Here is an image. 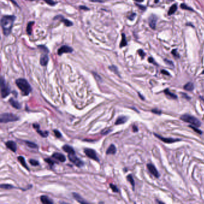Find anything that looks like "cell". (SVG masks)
<instances>
[{"mask_svg":"<svg viewBox=\"0 0 204 204\" xmlns=\"http://www.w3.org/2000/svg\"><path fill=\"white\" fill-rule=\"evenodd\" d=\"M15 19L16 16L14 15H4L1 18V23L3 34L5 36H8L11 33Z\"/></svg>","mask_w":204,"mask_h":204,"instance_id":"1","label":"cell"},{"mask_svg":"<svg viewBox=\"0 0 204 204\" xmlns=\"http://www.w3.org/2000/svg\"><path fill=\"white\" fill-rule=\"evenodd\" d=\"M16 84L21 91L23 95L27 96L32 91V88L28 81L25 79H18L16 80Z\"/></svg>","mask_w":204,"mask_h":204,"instance_id":"2","label":"cell"},{"mask_svg":"<svg viewBox=\"0 0 204 204\" xmlns=\"http://www.w3.org/2000/svg\"><path fill=\"white\" fill-rule=\"evenodd\" d=\"M180 119L183 121L192 124V125L195 126L196 127H199L201 125V122L200 120H198L196 117L192 116L189 115V114H184L180 117Z\"/></svg>","mask_w":204,"mask_h":204,"instance_id":"3","label":"cell"},{"mask_svg":"<svg viewBox=\"0 0 204 204\" xmlns=\"http://www.w3.org/2000/svg\"><path fill=\"white\" fill-rule=\"evenodd\" d=\"M19 118L12 113H3L0 116V121L1 123H8L11 121H18Z\"/></svg>","mask_w":204,"mask_h":204,"instance_id":"4","label":"cell"},{"mask_svg":"<svg viewBox=\"0 0 204 204\" xmlns=\"http://www.w3.org/2000/svg\"><path fill=\"white\" fill-rule=\"evenodd\" d=\"M10 93V88L6 84L5 80L3 77H1V93L3 98H6Z\"/></svg>","mask_w":204,"mask_h":204,"instance_id":"5","label":"cell"},{"mask_svg":"<svg viewBox=\"0 0 204 204\" xmlns=\"http://www.w3.org/2000/svg\"><path fill=\"white\" fill-rule=\"evenodd\" d=\"M68 159L72 163H73L77 167H81L84 165L83 162L81 160H80L79 158H77L75 156V154H68Z\"/></svg>","mask_w":204,"mask_h":204,"instance_id":"6","label":"cell"},{"mask_svg":"<svg viewBox=\"0 0 204 204\" xmlns=\"http://www.w3.org/2000/svg\"><path fill=\"white\" fill-rule=\"evenodd\" d=\"M84 152L88 158H90V159H93V160H95V161H99V158H98L97 153H96V152H95L94 150H93V149L85 148L84 150Z\"/></svg>","mask_w":204,"mask_h":204,"instance_id":"7","label":"cell"},{"mask_svg":"<svg viewBox=\"0 0 204 204\" xmlns=\"http://www.w3.org/2000/svg\"><path fill=\"white\" fill-rule=\"evenodd\" d=\"M154 135L156 137H157L158 138H159L160 140H161L162 141H163V143H168V144H171V143H174L176 141H181V139H174V138H165V137H163L160 135H158V134H154Z\"/></svg>","mask_w":204,"mask_h":204,"instance_id":"8","label":"cell"},{"mask_svg":"<svg viewBox=\"0 0 204 204\" xmlns=\"http://www.w3.org/2000/svg\"><path fill=\"white\" fill-rule=\"evenodd\" d=\"M73 51V48L68 46L64 45V46H62V47H60L59 49V50H58V55L60 56L64 53H72Z\"/></svg>","mask_w":204,"mask_h":204,"instance_id":"9","label":"cell"},{"mask_svg":"<svg viewBox=\"0 0 204 204\" xmlns=\"http://www.w3.org/2000/svg\"><path fill=\"white\" fill-rule=\"evenodd\" d=\"M147 168L149 172H150L153 176L156 177V178H159V172L158 171L156 168V167L154 166V165L152 164V163H148V164L147 165Z\"/></svg>","mask_w":204,"mask_h":204,"instance_id":"10","label":"cell"},{"mask_svg":"<svg viewBox=\"0 0 204 204\" xmlns=\"http://www.w3.org/2000/svg\"><path fill=\"white\" fill-rule=\"evenodd\" d=\"M158 20V18L154 14H152L148 18V24L149 26H150L153 29H154L156 26V22Z\"/></svg>","mask_w":204,"mask_h":204,"instance_id":"11","label":"cell"},{"mask_svg":"<svg viewBox=\"0 0 204 204\" xmlns=\"http://www.w3.org/2000/svg\"><path fill=\"white\" fill-rule=\"evenodd\" d=\"M59 19L60 21L61 22H62L63 23H64V25H65L66 26H68V27L71 26L73 25V23L72 22H71L70 20H68V19H65V18H64V17L62 16L61 15L57 16H56L55 18H54V19Z\"/></svg>","mask_w":204,"mask_h":204,"instance_id":"12","label":"cell"},{"mask_svg":"<svg viewBox=\"0 0 204 204\" xmlns=\"http://www.w3.org/2000/svg\"><path fill=\"white\" fill-rule=\"evenodd\" d=\"M5 145H6L8 148L10 149V150L12 151L13 152H16V144L13 141H8L7 142L5 143Z\"/></svg>","mask_w":204,"mask_h":204,"instance_id":"13","label":"cell"},{"mask_svg":"<svg viewBox=\"0 0 204 204\" xmlns=\"http://www.w3.org/2000/svg\"><path fill=\"white\" fill-rule=\"evenodd\" d=\"M52 157L54 159H56V160H59V162H65V160H66L65 156L64 154H61V153H55L53 154Z\"/></svg>","mask_w":204,"mask_h":204,"instance_id":"14","label":"cell"},{"mask_svg":"<svg viewBox=\"0 0 204 204\" xmlns=\"http://www.w3.org/2000/svg\"><path fill=\"white\" fill-rule=\"evenodd\" d=\"M49 56H48L47 55H45V54L42 55L41 56V57H40V64H41L42 66H46L48 62H49Z\"/></svg>","mask_w":204,"mask_h":204,"instance_id":"15","label":"cell"},{"mask_svg":"<svg viewBox=\"0 0 204 204\" xmlns=\"http://www.w3.org/2000/svg\"><path fill=\"white\" fill-rule=\"evenodd\" d=\"M62 149L64 152L68 153V154H75L74 148L69 145H64V146L62 147Z\"/></svg>","mask_w":204,"mask_h":204,"instance_id":"16","label":"cell"},{"mask_svg":"<svg viewBox=\"0 0 204 204\" xmlns=\"http://www.w3.org/2000/svg\"><path fill=\"white\" fill-rule=\"evenodd\" d=\"M9 102H10V105L12 107H13L14 108H16V109H20L21 108V105H20V103L18 101H17L16 100L14 99V98H10V99L9 100Z\"/></svg>","mask_w":204,"mask_h":204,"instance_id":"17","label":"cell"},{"mask_svg":"<svg viewBox=\"0 0 204 204\" xmlns=\"http://www.w3.org/2000/svg\"><path fill=\"white\" fill-rule=\"evenodd\" d=\"M128 120V117L126 116H120L117 119L116 121L115 122V125H119L124 124L126 123Z\"/></svg>","mask_w":204,"mask_h":204,"instance_id":"18","label":"cell"},{"mask_svg":"<svg viewBox=\"0 0 204 204\" xmlns=\"http://www.w3.org/2000/svg\"><path fill=\"white\" fill-rule=\"evenodd\" d=\"M117 149L114 144H111L106 151L107 154H115Z\"/></svg>","mask_w":204,"mask_h":204,"instance_id":"19","label":"cell"},{"mask_svg":"<svg viewBox=\"0 0 204 204\" xmlns=\"http://www.w3.org/2000/svg\"><path fill=\"white\" fill-rule=\"evenodd\" d=\"M40 200H41V202L42 203L45 204H51L53 203V200H51L47 196H42L41 198H40Z\"/></svg>","mask_w":204,"mask_h":204,"instance_id":"20","label":"cell"},{"mask_svg":"<svg viewBox=\"0 0 204 204\" xmlns=\"http://www.w3.org/2000/svg\"><path fill=\"white\" fill-rule=\"evenodd\" d=\"M73 197L74 198V199H75L77 201L81 203V204H86V203H87V202L85 201V200H84V199H83V198H81V196H80L78 193H73Z\"/></svg>","mask_w":204,"mask_h":204,"instance_id":"21","label":"cell"},{"mask_svg":"<svg viewBox=\"0 0 204 204\" xmlns=\"http://www.w3.org/2000/svg\"><path fill=\"white\" fill-rule=\"evenodd\" d=\"M184 89H185L187 91H193V89H194V84L193 83H192V82H189V83H187L184 86Z\"/></svg>","mask_w":204,"mask_h":204,"instance_id":"22","label":"cell"},{"mask_svg":"<svg viewBox=\"0 0 204 204\" xmlns=\"http://www.w3.org/2000/svg\"><path fill=\"white\" fill-rule=\"evenodd\" d=\"M18 160H19V162L21 163V165L24 167V168H26V169H27L28 171H29V168H28V167H27V165H26V161H25V158H23V157L19 156L18 158Z\"/></svg>","mask_w":204,"mask_h":204,"instance_id":"23","label":"cell"},{"mask_svg":"<svg viewBox=\"0 0 204 204\" xmlns=\"http://www.w3.org/2000/svg\"><path fill=\"white\" fill-rule=\"evenodd\" d=\"M121 38H121V42H120V48L126 46L127 45V44H128L126 41V38L125 34H123V33L121 34Z\"/></svg>","mask_w":204,"mask_h":204,"instance_id":"24","label":"cell"},{"mask_svg":"<svg viewBox=\"0 0 204 204\" xmlns=\"http://www.w3.org/2000/svg\"><path fill=\"white\" fill-rule=\"evenodd\" d=\"M34 24V22L31 21L28 22V25H27V27H26V32L28 35H31L32 33V28L33 25Z\"/></svg>","mask_w":204,"mask_h":204,"instance_id":"25","label":"cell"},{"mask_svg":"<svg viewBox=\"0 0 204 204\" xmlns=\"http://www.w3.org/2000/svg\"><path fill=\"white\" fill-rule=\"evenodd\" d=\"M164 93H165V94L167 95V97H169V98H172V99H176V98H177V96H176V95H175V94L170 92H169V89H165V90H164Z\"/></svg>","mask_w":204,"mask_h":204,"instance_id":"26","label":"cell"},{"mask_svg":"<svg viewBox=\"0 0 204 204\" xmlns=\"http://www.w3.org/2000/svg\"><path fill=\"white\" fill-rule=\"evenodd\" d=\"M176 10H177V5H176V4H173V5L170 7L169 11H168V15L170 16V15H172V14H174V13L176 11Z\"/></svg>","mask_w":204,"mask_h":204,"instance_id":"27","label":"cell"},{"mask_svg":"<svg viewBox=\"0 0 204 204\" xmlns=\"http://www.w3.org/2000/svg\"><path fill=\"white\" fill-rule=\"evenodd\" d=\"M127 180H128V181L130 183V184L132 185V186L133 187V189H134H134H135V181H134V178H133L132 175L131 174L128 175V176H127Z\"/></svg>","mask_w":204,"mask_h":204,"instance_id":"28","label":"cell"},{"mask_svg":"<svg viewBox=\"0 0 204 204\" xmlns=\"http://www.w3.org/2000/svg\"><path fill=\"white\" fill-rule=\"evenodd\" d=\"M25 143L29 147L31 148H38V145L35 143H32V142L26 141H25Z\"/></svg>","mask_w":204,"mask_h":204,"instance_id":"29","label":"cell"},{"mask_svg":"<svg viewBox=\"0 0 204 204\" xmlns=\"http://www.w3.org/2000/svg\"><path fill=\"white\" fill-rule=\"evenodd\" d=\"M37 132L38 133V134H40V135H41L42 137H44V138H46V137H47L48 135H49V132L48 131L43 132V131H42V130H40L39 129H37Z\"/></svg>","mask_w":204,"mask_h":204,"instance_id":"30","label":"cell"},{"mask_svg":"<svg viewBox=\"0 0 204 204\" xmlns=\"http://www.w3.org/2000/svg\"><path fill=\"white\" fill-rule=\"evenodd\" d=\"M109 69L111 71L114 72V73H116V74H117L118 75H119V72H118L117 68V66H116L115 65H112V66H109Z\"/></svg>","mask_w":204,"mask_h":204,"instance_id":"31","label":"cell"},{"mask_svg":"<svg viewBox=\"0 0 204 204\" xmlns=\"http://www.w3.org/2000/svg\"><path fill=\"white\" fill-rule=\"evenodd\" d=\"M1 189H7V190H9V189H13V188H15L14 186H13L12 185H11V184H1Z\"/></svg>","mask_w":204,"mask_h":204,"instance_id":"32","label":"cell"},{"mask_svg":"<svg viewBox=\"0 0 204 204\" xmlns=\"http://www.w3.org/2000/svg\"><path fill=\"white\" fill-rule=\"evenodd\" d=\"M44 160H45L46 162L48 164H49L50 167H52V166H53L54 164H55V162H54L53 160H51V159H50V158H47V159H44Z\"/></svg>","mask_w":204,"mask_h":204,"instance_id":"33","label":"cell"},{"mask_svg":"<svg viewBox=\"0 0 204 204\" xmlns=\"http://www.w3.org/2000/svg\"><path fill=\"white\" fill-rule=\"evenodd\" d=\"M47 4H48L49 5H51V6H54L57 4L56 2H55L53 0H43Z\"/></svg>","mask_w":204,"mask_h":204,"instance_id":"34","label":"cell"},{"mask_svg":"<svg viewBox=\"0 0 204 204\" xmlns=\"http://www.w3.org/2000/svg\"><path fill=\"white\" fill-rule=\"evenodd\" d=\"M189 128H192V129H193V130H194L196 132L198 133V134H202V130H199V129H198V128H196V126H193V125H189Z\"/></svg>","mask_w":204,"mask_h":204,"instance_id":"35","label":"cell"},{"mask_svg":"<svg viewBox=\"0 0 204 204\" xmlns=\"http://www.w3.org/2000/svg\"><path fill=\"white\" fill-rule=\"evenodd\" d=\"M29 163H30V164L32 166H38L40 164L37 160H34V159H30V160H29Z\"/></svg>","mask_w":204,"mask_h":204,"instance_id":"36","label":"cell"},{"mask_svg":"<svg viewBox=\"0 0 204 204\" xmlns=\"http://www.w3.org/2000/svg\"><path fill=\"white\" fill-rule=\"evenodd\" d=\"M180 7L182 9H184V10H190V11H194V10H193V9H192V8H190V7H188L187 5L186 4H181Z\"/></svg>","mask_w":204,"mask_h":204,"instance_id":"37","label":"cell"},{"mask_svg":"<svg viewBox=\"0 0 204 204\" xmlns=\"http://www.w3.org/2000/svg\"><path fill=\"white\" fill-rule=\"evenodd\" d=\"M110 187L112 189L113 192H119V189L117 188V187L116 185H114L113 184H110Z\"/></svg>","mask_w":204,"mask_h":204,"instance_id":"38","label":"cell"},{"mask_svg":"<svg viewBox=\"0 0 204 204\" xmlns=\"http://www.w3.org/2000/svg\"><path fill=\"white\" fill-rule=\"evenodd\" d=\"M38 47L40 48V49H41V50H43V51H44V52H46V53H49V49H48L46 47L44 46H43V45L38 46Z\"/></svg>","mask_w":204,"mask_h":204,"instance_id":"39","label":"cell"},{"mask_svg":"<svg viewBox=\"0 0 204 204\" xmlns=\"http://www.w3.org/2000/svg\"><path fill=\"white\" fill-rule=\"evenodd\" d=\"M172 54L173 55H174V57H175V58H180V55L178 53V52H177V50L176 49H174V50L172 51Z\"/></svg>","mask_w":204,"mask_h":204,"instance_id":"40","label":"cell"},{"mask_svg":"<svg viewBox=\"0 0 204 204\" xmlns=\"http://www.w3.org/2000/svg\"><path fill=\"white\" fill-rule=\"evenodd\" d=\"M138 54H139V55L141 57V58H143V59L144 58V56H145V52H144V51H143V50H142V49H139V50H138Z\"/></svg>","mask_w":204,"mask_h":204,"instance_id":"41","label":"cell"},{"mask_svg":"<svg viewBox=\"0 0 204 204\" xmlns=\"http://www.w3.org/2000/svg\"><path fill=\"white\" fill-rule=\"evenodd\" d=\"M53 132H54V134H55V136L57 137V138H60V137H62V134H60V132L59 131V130H54Z\"/></svg>","mask_w":204,"mask_h":204,"instance_id":"42","label":"cell"},{"mask_svg":"<svg viewBox=\"0 0 204 204\" xmlns=\"http://www.w3.org/2000/svg\"><path fill=\"white\" fill-rule=\"evenodd\" d=\"M111 131H112L111 129H104V130H103L101 132V134L102 135H107V134H109V133Z\"/></svg>","mask_w":204,"mask_h":204,"instance_id":"43","label":"cell"},{"mask_svg":"<svg viewBox=\"0 0 204 204\" xmlns=\"http://www.w3.org/2000/svg\"><path fill=\"white\" fill-rule=\"evenodd\" d=\"M136 17V13H132V14H130V15L128 17V19H129V20H133L134 19H135V18Z\"/></svg>","mask_w":204,"mask_h":204,"instance_id":"44","label":"cell"},{"mask_svg":"<svg viewBox=\"0 0 204 204\" xmlns=\"http://www.w3.org/2000/svg\"><path fill=\"white\" fill-rule=\"evenodd\" d=\"M152 111L153 112V113H154V114H161V111L159 110H158L157 108H155V109H153L152 110Z\"/></svg>","mask_w":204,"mask_h":204,"instance_id":"45","label":"cell"},{"mask_svg":"<svg viewBox=\"0 0 204 204\" xmlns=\"http://www.w3.org/2000/svg\"><path fill=\"white\" fill-rule=\"evenodd\" d=\"M164 60H165V62L167 63V64H168V65H171V66H174V64H173V62L171 61V60H168V59H165Z\"/></svg>","mask_w":204,"mask_h":204,"instance_id":"46","label":"cell"},{"mask_svg":"<svg viewBox=\"0 0 204 204\" xmlns=\"http://www.w3.org/2000/svg\"><path fill=\"white\" fill-rule=\"evenodd\" d=\"M148 62L150 63H152V64H154V65H157V64L155 62V61L154 60L153 58H152V57H150V58H148Z\"/></svg>","mask_w":204,"mask_h":204,"instance_id":"47","label":"cell"},{"mask_svg":"<svg viewBox=\"0 0 204 204\" xmlns=\"http://www.w3.org/2000/svg\"><path fill=\"white\" fill-rule=\"evenodd\" d=\"M181 95H182V96L183 97V98H184V99H187V100H190V97H189V96H187V95L186 93H181Z\"/></svg>","mask_w":204,"mask_h":204,"instance_id":"48","label":"cell"},{"mask_svg":"<svg viewBox=\"0 0 204 204\" xmlns=\"http://www.w3.org/2000/svg\"><path fill=\"white\" fill-rule=\"evenodd\" d=\"M136 5H137V7H139V9H141V10H143V11H144V10L146 9V7H145V6H143V5H139V4H136Z\"/></svg>","mask_w":204,"mask_h":204,"instance_id":"49","label":"cell"},{"mask_svg":"<svg viewBox=\"0 0 204 204\" xmlns=\"http://www.w3.org/2000/svg\"><path fill=\"white\" fill-rule=\"evenodd\" d=\"M161 73L163 74H165V75H170V74H169V73H168L167 71L165 70H162L161 71Z\"/></svg>","mask_w":204,"mask_h":204,"instance_id":"50","label":"cell"},{"mask_svg":"<svg viewBox=\"0 0 204 204\" xmlns=\"http://www.w3.org/2000/svg\"><path fill=\"white\" fill-rule=\"evenodd\" d=\"M79 8H80V9H81V10H89V9L88 7H87L84 6V5H80V7H79Z\"/></svg>","mask_w":204,"mask_h":204,"instance_id":"51","label":"cell"},{"mask_svg":"<svg viewBox=\"0 0 204 204\" xmlns=\"http://www.w3.org/2000/svg\"><path fill=\"white\" fill-rule=\"evenodd\" d=\"M132 130H133V131L134 132H137L138 131V128H137V126H135V125L133 126Z\"/></svg>","mask_w":204,"mask_h":204,"instance_id":"52","label":"cell"},{"mask_svg":"<svg viewBox=\"0 0 204 204\" xmlns=\"http://www.w3.org/2000/svg\"><path fill=\"white\" fill-rule=\"evenodd\" d=\"M33 127H34V128L37 130V129L40 128V125H39L38 124H34L33 125Z\"/></svg>","mask_w":204,"mask_h":204,"instance_id":"53","label":"cell"},{"mask_svg":"<svg viewBox=\"0 0 204 204\" xmlns=\"http://www.w3.org/2000/svg\"><path fill=\"white\" fill-rule=\"evenodd\" d=\"M90 1L92 2H99V3H102V0H90Z\"/></svg>","mask_w":204,"mask_h":204,"instance_id":"54","label":"cell"},{"mask_svg":"<svg viewBox=\"0 0 204 204\" xmlns=\"http://www.w3.org/2000/svg\"><path fill=\"white\" fill-rule=\"evenodd\" d=\"M138 95H139V97L141 98V99H143V100H144V98L143 97V96H142L141 95L140 93H138Z\"/></svg>","mask_w":204,"mask_h":204,"instance_id":"55","label":"cell"},{"mask_svg":"<svg viewBox=\"0 0 204 204\" xmlns=\"http://www.w3.org/2000/svg\"><path fill=\"white\" fill-rule=\"evenodd\" d=\"M10 1H11V2H12V3H13V4H15V5H16V6H18V4H17V3H16V2H15V1H14V0H10Z\"/></svg>","mask_w":204,"mask_h":204,"instance_id":"56","label":"cell"},{"mask_svg":"<svg viewBox=\"0 0 204 204\" xmlns=\"http://www.w3.org/2000/svg\"><path fill=\"white\" fill-rule=\"evenodd\" d=\"M134 1H137V2H139V3H140V2L144 1V0H134Z\"/></svg>","mask_w":204,"mask_h":204,"instance_id":"57","label":"cell"},{"mask_svg":"<svg viewBox=\"0 0 204 204\" xmlns=\"http://www.w3.org/2000/svg\"><path fill=\"white\" fill-rule=\"evenodd\" d=\"M200 99H202V100L203 101H204V98H202V97H200Z\"/></svg>","mask_w":204,"mask_h":204,"instance_id":"58","label":"cell"},{"mask_svg":"<svg viewBox=\"0 0 204 204\" xmlns=\"http://www.w3.org/2000/svg\"><path fill=\"white\" fill-rule=\"evenodd\" d=\"M159 1V0H155V3H158Z\"/></svg>","mask_w":204,"mask_h":204,"instance_id":"59","label":"cell"},{"mask_svg":"<svg viewBox=\"0 0 204 204\" xmlns=\"http://www.w3.org/2000/svg\"><path fill=\"white\" fill-rule=\"evenodd\" d=\"M202 74H204V71H202Z\"/></svg>","mask_w":204,"mask_h":204,"instance_id":"60","label":"cell"},{"mask_svg":"<svg viewBox=\"0 0 204 204\" xmlns=\"http://www.w3.org/2000/svg\"><path fill=\"white\" fill-rule=\"evenodd\" d=\"M29 1H34V0H29Z\"/></svg>","mask_w":204,"mask_h":204,"instance_id":"61","label":"cell"}]
</instances>
